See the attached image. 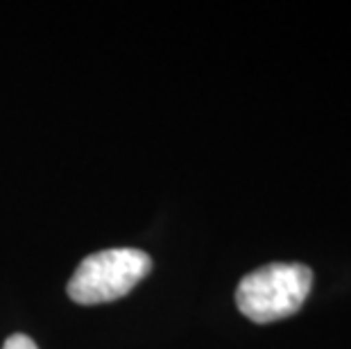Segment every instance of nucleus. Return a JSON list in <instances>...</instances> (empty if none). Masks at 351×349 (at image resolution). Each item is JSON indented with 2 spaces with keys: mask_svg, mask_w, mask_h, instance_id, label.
<instances>
[{
  "mask_svg": "<svg viewBox=\"0 0 351 349\" xmlns=\"http://www.w3.org/2000/svg\"><path fill=\"white\" fill-rule=\"evenodd\" d=\"M3 349H39V347L34 345L32 338L23 336V333H14V336H10L5 340Z\"/></svg>",
  "mask_w": 351,
  "mask_h": 349,
  "instance_id": "nucleus-3",
  "label": "nucleus"
},
{
  "mask_svg": "<svg viewBox=\"0 0 351 349\" xmlns=\"http://www.w3.org/2000/svg\"><path fill=\"white\" fill-rule=\"evenodd\" d=\"M152 270V258L136 248L102 250L86 256L69 281L73 302L93 306L121 300Z\"/></svg>",
  "mask_w": 351,
  "mask_h": 349,
  "instance_id": "nucleus-2",
  "label": "nucleus"
},
{
  "mask_svg": "<svg viewBox=\"0 0 351 349\" xmlns=\"http://www.w3.org/2000/svg\"><path fill=\"white\" fill-rule=\"evenodd\" d=\"M313 288V272L304 263H267L245 274L236 288V304L247 320L267 324L295 315Z\"/></svg>",
  "mask_w": 351,
  "mask_h": 349,
  "instance_id": "nucleus-1",
  "label": "nucleus"
}]
</instances>
